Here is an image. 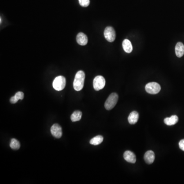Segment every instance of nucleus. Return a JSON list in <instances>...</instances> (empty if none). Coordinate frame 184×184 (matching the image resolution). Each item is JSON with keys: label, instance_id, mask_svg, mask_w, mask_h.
Segmentation results:
<instances>
[{"label": "nucleus", "instance_id": "6ab92c4d", "mask_svg": "<svg viewBox=\"0 0 184 184\" xmlns=\"http://www.w3.org/2000/svg\"><path fill=\"white\" fill-rule=\"evenodd\" d=\"M90 0H79V3L80 5L83 7H87L90 5Z\"/></svg>", "mask_w": 184, "mask_h": 184}, {"label": "nucleus", "instance_id": "2eb2a0df", "mask_svg": "<svg viewBox=\"0 0 184 184\" xmlns=\"http://www.w3.org/2000/svg\"><path fill=\"white\" fill-rule=\"evenodd\" d=\"M24 97V94L22 92H18L15 96L12 97L10 99V102L12 104H15L19 100H23Z\"/></svg>", "mask_w": 184, "mask_h": 184}, {"label": "nucleus", "instance_id": "f03ea898", "mask_svg": "<svg viewBox=\"0 0 184 184\" xmlns=\"http://www.w3.org/2000/svg\"><path fill=\"white\" fill-rule=\"evenodd\" d=\"M118 100V95L116 93H113L106 100L105 107L107 110H111L116 106Z\"/></svg>", "mask_w": 184, "mask_h": 184}, {"label": "nucleus", "instance_id": "6e6552de", "mask_svg": "<svg viewBox=\"0 0 184 184\" xmlns=\"http://www.w3.org/2000/svg\"><path fill=\"white\" fill-rule=\"evenodd\" d=\"M123 157L125 161L134 164L136 162V157L134 153L131 151L127 150L124 152Z\"/></svg>", "mask_w": 184, "mask_h": 184}, {"label": "nucleus", "instance_id": "9b49d317", "mask_svg": "<svg viewBox=\"0 0 184 184\" xmlns=\"http://www.w3.org/2000/svg\"><path fill=\"white\" fill-rule=\"evenodd\" d=\"M175 54L179 58L183 56L184 54V45L181 42H178L175 46Z\"/></svg>", "mask_w": 184, "mask_h": 184}, {"label": "nucleus", "instance_id": "7ed1b4c3", "mask_svg": "<svg viewBox=\"0 0 184 184\" xmlns=\"http://www.w3.org/2000/svg\"><path fill=\"white\" fill-rule=\"evenodd\" d=\"M66 84L65 77L62 76H58L56 77L53 82V87L56 91H60L64 90Z\"/></svg>", "mask_w": 184, "mask_h": 184}, {"label": "nucleus", "instance_id": "f3484780", "mask_svg": "<svg viewBox=\"0 0 184 184\" xmlns=\"http://www.w3.org/2000/svg\"><path fill=\"white\" fill-rule=\"evenodd\" d=\"M81 117H82V113L79 110H76L71 115V120L72 122L79 121L81 119Z\"/></svg>", "mask_w": 184, "mask_h": 184}, {"label": "nucleus", "instance_id": "0eeeda50", "mask_svg": "<svg viewBox=\"0 0 184 184\" xmlns=\"http://www.w3.org/2000/svg\"><path fill=\"white\" fill-rule=\"evenodd\" d=\"M51 132L53 136L56 138H61L62 136V132L61 126L58 124H54L51 128Z\"/></svg>", "mask_w": 184, "mask_h": 184}, {"label": "nucleus", "instance_id": "dca6fc26", "mask_svg": "<svg viewBox=\"0 0 184 184\" xmlns=\"http://www.w3.org/2000/svg\"><path fill=\"white\" fill-rule=\"evenodd\" d=\"M103 137L102 136L99 135L95 137L94 138H92L90 141V143L91 145H98L99 144H100L102 142H103Z\"/></svg>", "mask_w": 184, "mask_h": 184}, {"label": "nucleus", "instance_id": "39448f33", "mask_svg": "<svg viewBox=\"0 0 184 184\" xmlns=\"http://www.w3.org/2000/svg\"><path fill=\"white\" fill-rule=\"evenodd\" d=\"M105 86V80L102 76H97L93 80V87L95 90L98 91L103 89Z\"/></svg>", "mask_w": 184, "mask_h": 184}, {"label": "nucleus", "instance_id": "9d476101", "mask_svg": "<svg viewBox=\"0 0 184 184\" xmlns=\"http://www.w3.org/2000/svg\"><path fill=\"white\" fill-rule=\"evenodd\" d=\"M76 41L79 45L81 46H85L88 44V38L87 35L83 33L80 32L77 34Z\"/></svg>", "mask_w": 184, "mask_h": 184}, {"label": "nucleus", "instance_id": "4468645a", "mask_svg": "<svg viewBox=\"0 0 184 184\" xmlns=\"http://www.w3.org/2000/svg\"><path fill=\"white\" fill-rule=\"evenodd\" d=\"M122 46L125 52L130 53L132 51V46L131 42L128 39H125L122 43Z\"/></svg>", "mask_w": 184, "mask_h": 184}, {"label": "nucleus", "instance_id": "a211bd4d", "mask_svg": "<svg viewBox=\"0 0 184 184\" xmlns=\"http://www.w3.org/2000/svg\"><path fill=\"white\" fill-rule=\"evenodd\" d=\"M10 147L12 149L17 150L20 148V143L19 141L16 139H12L10 141Z\"/></svg>", "mask_w": 184, "mask_h": 184}, {"label": "nucleus", "instance_id": "aec40b11", "mask_svg": "<svg viewBox=\"0 0 184 184\" xmlns=\"http://www.w3.org/2000/svg\"><path fill=\"white\" fill-rule=\"evenodd\" d=\"M179 147L182 150L184 151V139L181 140L179 142Z\"/></svg>", "mask_w": 184, "mask_h": 184}, {"label": "nucleus", "instance_id": "412c9836", "mask_svg": "<svg viewBox=\"0 0 184 184\" xmlns=\"http://www.w3.org/2000/svg\"><path fill=\"white\" fill-rule=\"evenodd\" d=\"M1 23H2V18H1Z\"/></svg>", "mask_w": 184, "mask_h": 184}, {"label": "nucleus", "instance_id": "20e7f679", "mask_svg": "<svg viewBox=\"0 0 184 184\" xmlns=\"http://www.w3.org/2000/svg\"><path fill=\"white\" fill-rule=\"evenodd\" d=\"M145 90L150 94H157L161 91V86L155 82L149 83L145 86Z\"/></svg>", "mask_w": 184, "mask_h": 184}, {"label": "nucleus", "instance_id": "f257e3e1", "mask_svg": "<svg viewBox=\"0 0 184 184\" xmlns=\"http://www.w3.org/2000/svg\"><path fill=\"white\" fill-rule=\"evenodd\" d=\"M84 79H85V73L83 71H79L76 74L73 87L74 90L76 91H80L83 89L84 86Z\"/></svg>", "mask_w": 184, "mask_h": 184}, {"label": "nucleus", "instance_id": "423d86ee", "mask_svg": "<svg viewBox=\"0 0 184 184\" xmlns=\"http://www.w3.org/2000/svg\"><path fill=\"white\" fill-rule=\"evenodd\" d=\"M104 36L109 42H113L116 38V32L112 27H106L104 31Z\"/></svg>", "mask_w": 184, "mask_h": 184}, {"label": "nucleus", "instance_id": "1a4fd4ad", "mask_svg": "<svg viewBox=\"0 0 184 184\" xmlns=\"http://www.w3.org/2000/svg\"><path fill=\"white\" fill-rule=\"evenodd\" d=\"M144 159L147 164H151L155 159V155L152 150H148L144 155Z\"/></svg>", "mask_w": 184, "mask_h": 184}, {"label": "nucleus", "instance_id": "ddd939ff", "mask_svg": "<svg viewBox=\"0 0 184 184\" xmlns=\"http://www.w3.org/2000/svg\"><path fill=\"white\" fill-rule=\"evenodd\" d=\"M178 121V118L176 115H173L170 117L166 118L164 119V123L167 125L168 126H171L175 124L176 123H177Z\"/></svg>", "mask_w": 184, "mask_h": 184}, {"label": "nucleus", "instance_id": "f8f14e48", "mask_svg": "<svg viewBox=\"0 0 184 184\" xmlns=\"http://www.w3.org/2000/svg\"><path fill=\"white\" fill-rule=\"evenodd\" d=\"M139 119V114L136 111H133L129 114L128 117V121L131 124H135L138 122Z\"/></svg>", "mask_w": 184, "mask_h": 184}]
</instances>
